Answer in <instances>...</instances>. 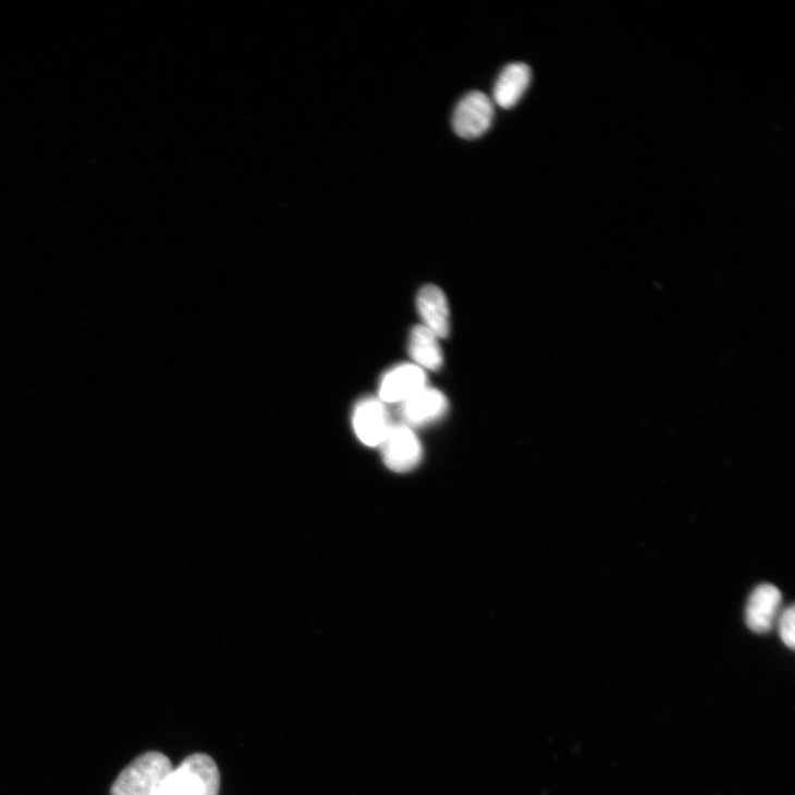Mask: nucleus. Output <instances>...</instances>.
Returning <instances> with one entry per match:
<instances>
[{
    "label": "nucleus",
    "mask_w": 795,
    "mask_h": 795,
    "mask_svg": "<svg viewBox=\"0 0 795 795\" xmlns=\"http://www.w3.org/2000/svg\"><path fill=\"white\" fill-rule=\"evenodd\" d=\"M220 774L216 762L206 755L188 757L172 771L164 795H218Z\"/></svg>",
    "instance_id": "nucleus-2"
},
{
    "label": "nucleus",
    "mask_w": 795,
    "mask_h": 795,
    "mask_svg": "<svg viewBox=\"0 0 795 795\" xmlns=\"http://www.w3.org/2000/svg\"><path fill=\"white\" fill-rule=\"evenodd\" d=\"M358 439L368 447L381 445L391 424L387 408L377 397H366L356 406L353 416Z\"/></svg>",
    "instance_id": "nucleus-6"
},
{
    "label": "nucleus",
    "mask_w": 795,
    "mask_h": 795,
    "mask_svg": "<svg viewBox=\"0 0 795 795\" xmlns=\"http://www.w3.org/2000/svg\"><path fill=\"white\" fill-rule=\"evenodd\" d=\"M494 115L493 102L487 95L479 91L469 93L454 111V132L465 139L479 138L491 129Z\"/></svg>",
    "instance_id": "nucleus-3"
},
{
    "label": "nucleus",
    "mask_w": 795,
    "mask_h": 795,
    "mask_svg": "<svg viewBox=\"0 0 795 795\" xmlns=\"http://www.w3.org/2000/svg\"><path fill=\"white\" fill-rule=\"evenodd\" d=\"M417 305L426 328L437 338H448L450 332V311L444 293L435 285H427L420 290L417 297Z\"/></svg>",
    "instance_id": "nucleus-9"
},
{
    "label": "nucleus",
    "mask_w": 795,
    "mask_h": 795,
    "mask_svg": "<svg viewBox=\"0 0 795 795\" xmlns=\"http://www.w3.org/2000/svg\"><path fill=\"white\" fill-rule=\"evenodd\" d=\"M531 82V69L522 62L511 63L498 77L494 88V101L504 109L514 108L528 89Z\"/></svg>",
    "instance_id": "nucleus-10"
},
{
    "label": "nucleus",
    "mask_w": 795,
    "mask_h": 795,
    "mask_svg": "<svg viewBox=\"0 0 795 795\" xmlns=\"http://www.w3.org/2000/svg\"><path fill=\"white\" fill-rule=\"evenodd\" d=\"M172 771V762L167 756L147 753L122 771L111 795H164Z\"/></svg>",
    "instance_id": "nucleus-1"
},
{
    "label": "nucleus",
    "mask_w": 795,
    "mask_h": 795,
    "mask_svg": "<svg viewBox=\"0 0 795 795\" xmlns=\"http://www.w3.org/2000/svg\"><path fill=\"white\" fill-rule=\"evenodd\" d=\"M409 353L420 368L438 370L443 364L438 338L426 327H417L413 330Z\"/></svg>",
    "instance_id": "nucleus-11"
},
{
    "label": "nucleus",
    "mask_w": 795,
    "mask_h": 795,
    "mask_svg": "<svg viewBox=\"0 0 795 795\" xmlns=\"http://www.w3.org/2000/svg\"><path fill=\"white\" fill-rule=\"evenodd\" d=\"M448 409L445 395L438 389L425 387L401 404L400 415L406 426L416 427L441 419Z\"/></svg>",
    "instance_id": "nucleus-7"
},
{
    "label": "nucleus",
    "mask_w": 795,
    "mask_h": 795,
    "mask_svg": "<svg viewBox=\"0 0 795 795\" xmlns=\"http://www.w3.org/2000/svg\"><path fill=\"white\" fill-rule=\"evenodd\" d=\"M381 450L386 465L394 472L412 470L423 458V445L406 425L391 426L381 443Z\"/></svg>",
    "instance_id": "nucleus-4"
},
{
    "label": "nucleus",
    "mask_w": 795,
    "mask_h": 795,
    "mask_svg": "<svg viewBox=\"0 0 795 795\" xmlns=\"http://www.w3.org/2000/svg\"><path fill=\"white\" fill-rule=\"evenodd\" d=\"M779 632L782 643L793 650L795 646V609L793 606L785 609L780 615Z\"/></svg>",
    "instance_id": "nucleus-12"
},
{
    "label": "nucleus",
    "mask_w": 795,
    "mask_h": 795,
    "mask_svg": "<svg viewBox=\"0 0 795 795\" xmlns=\"http://www.w3.org/2000/svg\"><path fill=\"white\" fill-rule=\"evenodd\" d=\"M782 603L781 591L773 585L758 586L746 608L747 626L757 634L770 632L775 623Z\"/></svg>",
    "instance_id": "nucleus-8"
},
{
    "label": "nucleus",
    "mask_w": 795,
    "mask_h": 795,
    "mask_svg": "<svg viewBox=\"0 0 795 795\" xmlns=\"http://www.w3.org/2000/svg\"><path fill=\"white\" fill-rule=\"evenodd\" d=\"M427 387V376L423 368L403 364L390 369L379 387V400L384 404H402L412 395Z\"/></svg>",
    "instance_id": "nucleus-5"
}]
</instances>
